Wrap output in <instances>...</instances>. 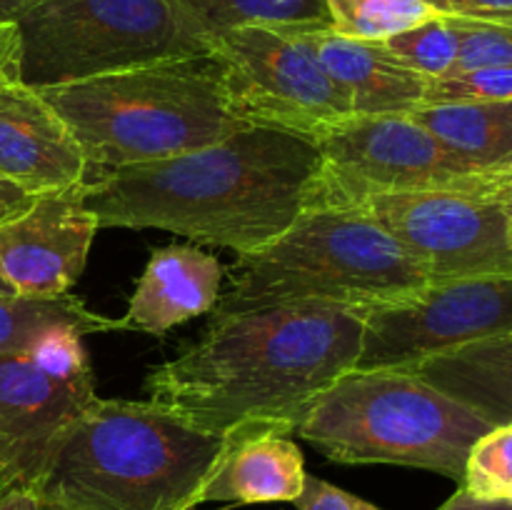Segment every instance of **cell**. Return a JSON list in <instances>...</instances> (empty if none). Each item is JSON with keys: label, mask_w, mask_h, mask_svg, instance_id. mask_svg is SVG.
<instances>
[{"label": "cell", "mask_w": 512, "mask_h": 510, "mask_svg": "<svg viewBox=\"0 0 512 510\" xmlns=\"http://www.w3.org/2000/svg\"><path fill=\"white\" fill-rule=\"evenodd\" d=\"M363 325V305L318 300L213 318L198 343L150 370L148 400L215 438L240 428L293 435L308 405L355 370Z\"/></svg>", "instance_id": "6da1fadb"}, {"label": "cell", "mask_w": 512, "mask_h": 510, "mask_svg": "<svg viewBox=\"0 0 512 510\" xmlns=\"http://www.w3.org/2000/svg\"><path fill=\"white\" fill-rule=\"evenodd\" d=\"M318 163L313 140L245 128L193 153L95 175L85 203L98 228H160L245 255L298 220Z\"/></svg>", "instance_id": "7a4b0ae2"}, {"label": "cell", "mask_w": 512, "mask_h": 510, "mask_svg": "<svg viewBox=\"0 0 512 510\" xmlns=\"http://www.w3.org/2000/svg\"><path fill=\"white\" fill-rule=\"evenodd\" d=\"M223 443L150 400L95 398L30 490L43 510H190Z\"/></svg>", "instance_id": "3957f363"}, {"label": "cell", "mask_w": 512, "mask_h": 510, "mask_svg": "<svg viewBox=\"0 0 512 510\" xmlns=\"http://www.w3.org/2000/svg\"><path fill=\"white\" fill-rule=\"evenodd\" d=\"M95 175L193 153L250 128L228 108L215 53L38 90Z\"/></svg>", "instance_id": "277c9868"}, {"label": "cell", "mask_w": 512, "mask_h": 510, "mask_svg": "<svg viewBox=\"0 0 512 510\" xmlns=\"http://www.w3.org/2000/svg\"><path fill=\"white\" fill-rule=\"evenodd\" d=\"M430 285L403 245L360 208H310L283 235L228 268L210 310L225 318L285 303L388 305Z\"/></svg>", "instance_id": "5b68a950"}, {"label": "cell", "mask_w": 512, "mask_h": 510, "mask_svg": "<svg viewBox=\"0 0 512 510\" xmlns=\"http://www.w3.org/2000/svg\"><path fill=\"white\" fill-rule=\"evenodd\" d=\"M468 405L405 368L350 370L308 405L293 435L345 465H405L463 485L473 445L490 433Z\"/></svg>", "instance_id": "8992f818"}, {"label": "cell", "mask_w": 512, "mask_h": 510, "mask_svg": "<svg viewBox=\"0 0 512 510\" xmlns=\"http://www.w3.org/2000/svg\"><path fill=\"white\" fill-rule=\"evenodd\" d=\"M15 28L18 80L35 90L213 53L180 0H43Z\"/></svg>", "instance_id": "52a82bcc"}, {"label": "cell", "mask_w": 512, "mask_h": 510, "mask_svg": "<svg viewBox=\"0 0 512 510\" xmlns=\"http://www.w3.org/2000/svg\"><path fill=\"white\" fill-rule=\"evenodd\" d=\"M320 163L305 210L358 208L385 193H460L512 203V170H475L410 115L343 120L313 140Z\"/></svg>", "instance_id": "ba28073f"}, {"label": "cell", "mask_w": 512, "mask_h": 510, "mask_svg": "<svg viewBox=\"0 0 512 510\" xmlns=\"http://www.w3.org/2000/svg\"><path fill=\"white\" fill-rule=\"evenodd\" d=\"M228 108L250 128H270L315 140L353 118L303 33L243 25L213 40Z\"/></svg>", "instance_id": "9c48e42d"}, {"label": "cell", "mask_w": 512, "mask_h": 510, "mask_svg": "<svg viewBox=\"0 0 512 510\" xmlns=\"http://www.w3.org/2000/svg\"><path fill=\"white\" fill-rule=\"evenodd\" d=\"M430 283L512 275L508 203L460 193H385L358 205Z\"/></svg>", "instance_id": "30bf717a"}, {"label": "cell", "mask_w": 512, "mask_h": 510, "mask_svg": "<svg viewBox=\"0 0 512 510\" xmlns=\"http://www.w3.org/2000/svg\"><path fill=\"white\" fill-rule=\"evenodd\" d=\"M505 333H512V275L430 283L398 303L365 308L355 370L410 368Z\"/></svg>", "instance_id": "8fae6325"}, {"label": "cell", "mask_w": 512, "mask_h": 510, "mask_svg": "<svg viewBox=\"0 0 512 510\" xmlns=\"http://www.w3.org/2000/svg\"><path fill=\"white\" fill-rule=\"evenodd\" d=\"M98 230L85 203V183L33 195L20 213L0 220V280L15 298L70 293Z\"/></svg>", "instance_id": "7c38bea8"}, {"label": "cell", "mask_w": 512, "mask_h": 510, "mask_svg": "<svg viewBox=\"0 0 512 510\" xmlns=\"http://www.w3.org/2000/svg\"><path fill=\"white\" fill-rule=\"evenodd\" d=\"M95 395L93 375L58 378L25 353L0 355V465L33 488L68 425Z\"/></svg>", "instance_id": "4fadbf2b"}, {"label": "cell", "mask_w": 512, "mask_h": 510, "mask_svg": "<svg viewBox=\"0 0 512 510\" xmlns=\"http://www.w3.org/2000/svg\"><path fill=\"white\" fill-rule=\"evenodd\" d=\"M78 140L48 100L18 78L0 80V178L28 195L85 183Z\"/></svg>", "instance_id": "5bb4252c"}, {"label": "cell", "mask_w": 512, "mask_h": 510, "mask_svg": "<svg viewBox=\"0 0 512 510\" xmlns=\"http://www.w3.org/2000/svg\"><path fill=\"white\" fill-rule=\"evenodd\" d=\"M223 275L218 255L198 245L173 243L153 250L120 325L135 333L165 335L215 308Z\"/></svg>", "instance_id": "9a60e30c"}, {"label": "cell", "mask_w": 512, "mask_h": 510, "mask_svg": "<svg viewBox=\"0 0 512 510\" xmlns=\"http://www.w3.org/2000/svg\"><path fill=\"white\" fill-rule=\"evenodd\" d=\"M288 435L273 428H240L225 435L200 503H293L308 473L303 453Z\"/></svg>", "instance_id": "2e32d148"}, {"label": "cell", "mask_w": 512, "mask_h": 510, "mask_svg": "<svg viewBox=\"0 0 512 510\" xmlns=\"http://www.w3.org/2000/svg\"><path fill=\"white\" fill-rule=\"evenodd\" d=\"M303 35L358 118L410 115L425 103L430 80L405 68L385 43L343 38L333 30H305Z\"/></svg>", "instance_id": "e0dca14e"}, {"label": "cell", "mask_w": 512, "mask_h": 510, "mask_svg": "<svg viewBox=\"0 0 512 510\" xmlns=\"http://www.w3.org/2000/svg\"><path fill=\"white\" fill-rule=\"evenodd\" d=\"M405 370L468 405L493 428L512 423V333L460 345Z\"/></svg>", "instance_id": "ac0fdd59"}, {"label": "cell", "mask_w": 512, "mask_h": 510, "mask_svg": "<svg viewBox=\"0 0 512 510\" xmlns=\"http://www.w3.org/2000/svg\"><path fill=\"white\" fill-rule=\"evenodd\" d=\"M410 118L475 170H512V100L423 103Z\"/></svg>", "instance_id": "d6986e66"}, {"label": "cell", "mask_w": 512, "mask_h": 510, "mask_svg": "<svg viewBox=\"0 0 512 510\" xmlns=\"http://www.w3.org/2000/svg\"><path fill=\"white\" fill-rule=\"evenodd\" d=\"M210 40L243 25L295 30H330L325 0H180Z\"/></svg>", "instance_id": "ffe728a7"}, {"label": "cell", "mask_w": 512, "mask_h": 510, "mask_svg": "<svg viewBox=\"0 0 512 510\" xmlns=\"http://www.w3.org/2000/svg\"><path fill=\"white\" fill-rule=\"evenodd\" d=\"M53 325H73L83 335L123 330L120 320L85 308L75 295L60 298H0V355L25 353Z\"/></svg>", "instance_id": "44dd1931"}, {"label": "cell", "mask_w": 512, "mask_h": 510, "mask_svg": "<svg viewBox=\"0 0 512 510\" xmlns=\"http://www.w3.org/2000/svg\"><path fill=\"white\" fill-rule=\"evenodd\" d=\"M325 8L333 33L370 43H385L440 15L425 0H325Z\"/></svg>", "instance_id": "7402d4cb"}, {"label": "cell", "mask_w": 512, "mask_h": 510, "mask_svg": "<svg viewBox=\"0 0 512 510\" xmlns=\"http://www.w3.org/2000/svg\"><path fill=\"white\" fill-rule=\"evenodd\" d=\"M390 53L405 65V68L415 70L428 80L448 78L455 68L460 50L458 30H455L453 18L448 15H438V18L428 20V23L410 28L405 33L393 35L385 40Z\"/></svg>", "instance_id": "603a6c76"}, {"label": "cell", "mask_w": 512, "mask_h": 510, "mask_svg": "<svg viewBox=\"0 0 512 510\" xmlns=\"http://www.w3.org/2000/svg\"><path fill=\"white\" fill-rule=\"evenodd\" d=\"M460 488L480 498H512V423L498 425L473 445Z\"/></svg>", "instance_id": "cb8c5ba5"}, {"label": "cell", "mask_w": 512, "mask_h": 510, "mask_svg": "<svg viewBox=\"0 0 512 510\" xmlns=\"http://www.w3.org/2000/svg\"><path fill=\"white\" fill-rule=\"evenodd\" d=\"M453 25L458 30L460 50L450 75L480 68L512 70V28L463 18H453Z\"/></svg>", "instance_id": "d4e9b609"}, {"label": "cell", "mask_w": 512, "mask_h": 510, "mask_svg": "<svg viewBox=\"0 0 512 510\" xmlns=\"http://www.w3.org/2000/svg\"><path fill=\"white\" fill-rule=\"evenodd\" d=\"M478 100H512V70H465L448 78L430 80L425 93V103H478Z\"/></svg>", "instance_id": "484cf974"}, {"label": "cell", "mask_w": 512, "mask_h": 510, "mask_svg": "<svg viewBox=\"0 0 512 510\" xmlns=\"http://www.w3.org/2000/svg\"><path fill=\"white\" fill-rule=\"evenodd\" d=\"M298 510H380L378 505L338 488V485L308 475L303 485V493L293 500Z\"/></svg>", "instance_id": "4316f807"}, {"label": "cell", "mask_w": 512, "mask_h": 510, "mask_svg": "<svg viewBox=\"0 0 512 510\" xmlns=\"http://www.w3.org/2000/svg\"><path fill=\"white\" fill-rule=\"evenodd\" d=\"M435 13L448 18L478 20L512 28V0H425Z\"/></svg>", "instance_id": "83f0119b"}, {"label": "cell", "mask_w": 512, "mask_h": 510, "mask_svg": "<svg viewBox=\"0 0 512 510\" xmlns=\"http://www.w3.org/2000/svg\"><path fill=\"white\" fill-rule=\"evenodd\" d=\"M20 35L15 25H0V80L18 78Z\"/></svg>", "instance_id": "f1b7e54d"}, {"label": "cell", "mask_w": 512, "mask_h": 510, "mask_svg": "<svg viewBox=\"0 0 512 510\" xmlns=\"http://www.w3.org/2000/svg\"><path fill=\"white\" fill-rule=\"evenodd\" d=\"M438 510H512V500L480 498V495L468 493L465 488H458V493L445 500Z\"/></svg>", "instance_id": "f546056e"}, {"label": "cell", "mask_w": 512, "mask_h": 510, "mask_svg": "<svg viewBox=\"0 0 512 510\" xmlns=\"http://www.w3.org/2000/svg\"><path fill=\"white\" fill-rule=\"evenodd\" d=\"M0 510H43L38 495L23 485H13L0 493Z\"/></svg>", "instance_id": "4dcf8cb0"}, {"label": "cell", "mask_w": 512, "mask_h": 510, "mask_svg": "<svg viewBox=\"0 0 512 510\" xmlns=\"http://www.w3.org/2000/svg\"><path fill=\"white\" fill-rule=\"evenodd\" d=\"M43 0H0V25H15Z\"/></svg>", "instance_id": "1f68e13d"}, {"label": "cell", "mask_w": 512, "mask_h": 510, "mask_svg": "<svg viewBox=\"0 0 512 510\" xmlns=\"http://www.w3.org/2000/svg\"><path fill=\"white\" fill-rule=\"evenodd\" d=\"M30 200H33V195H30V198H25V200H3V198H0V220L10 218V215H15V213H20V210H23L25 205L30 203Z\"/></svg>", "instance_id": "d6a6232c"}, {"label": "cell", "mask_w": 512, "mask_h": 510, "mask_svg": "<svg viewBox=\"0 0 512 510\" xmlns=\"http://www.w3.org/2000/svg\"><path fill=\"white\" fill-rule=\"evenodd\" d=\"M0 198L3 200H25V198H30V195L25 193V190H20L18 185H13V183H8L5 178H0Z\"/></svg>", "instance_id": "836d02e7"}, {"label": "cell", "mask_w": 512, "mask_h": 510, "mask_svg": "<svg viewBox=\"0 0 512 510\" xmlns=\"http://www.w3.org/2000/svg\"><path fill=\"white\" fill-rule=\"evenodd\" d=\"M13 485H18V483H15V480H13V475H10L8 470H5L3 465H0V493H5V490L13 488Z\"/></svg>", "instance_id": "e575fe53"}, {"label": "cell", "mask_w": 512, "mask_h": 510, "mask_svg": "<svg viewBox=\"0 0 512 510\" xmlns=\"http://www.w3.org/2000/svg\"><path fill=\"white\" fill-rule=\"evenodd\" d=\"M10 295H13V290H10L8 285H5L3 280H0V298H10Z\"/></svg>", "instance_id": "d590c367"}, {"label": "cell", "mask_w": 512, "mask_h": 510, "mask_svg": "<svg viewBox=\"0 0 512 510\" xmlns=\"http://www.w3.org/2000/svg\"><path fill=\"white\" fill-rule=\"evenodd\" d=\"M508 220H510V245H512V203H508Z\"/></svg>", "instance_id": "8d00e7d4"}, {"label": "cell", "mask_w": 512, "mask_h": 510, "mask_svg": "<svg viewBox=\"0 0 512 510\" xmlns=\"http://www.w3.org/2000/svg\"><path fill=\"white\" fill-rule=\"evenodd\" d=\"M190 510H195V508H190Z\"/></svg>", "instance_id": "74e56055"}]
</instances>
